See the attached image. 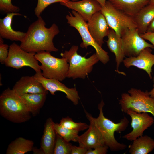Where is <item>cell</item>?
<instances>
[{"label":"cell","mask_w":154,"mask_h":154,"mask_svg":"<svg viewBox=\"0 0 154 154\" xmlns=\"http://www.w3.org/2000/svg\"><path fill=\"white\" fill-rule=\"evenodd\" d=\"M40 16L29 27L26 35L19 45L21 48L29 52L37 53L42 51L57 52L53 39L59 32L58 27L53 23L49 28Z\"/></svg>","instance_id":"1"},{"label":"cell","mask_w":154,"mask_h":154,"mask_svg":"<svg viewBox=\"0 0 154 154\" xmlns=\"http://www.w3.org/2000/svg\"><path fill=\"white\" fill-rule=\"evenodd\" d=\"M0 113L4 118L15 123L26 122L31 118V113L20 96L9 88L0 96Z\"/></svg>","instance_id":"2"},{"label":"cell","mask_w":154,"mask_h":154,"mask_svg":"<svg viewBox=\"0 0 154 154\" xmlns=\"http://www.w3.org/2000/svg\"><path fill=\"white\" fill-rule=\"evenodd\" d=\"M104 105L102 100L98 105L99 111V116L96 118L93 117L95 123L102 135L105 145L108 146L111 151H116L123 150L127 147V145L118 142L115 138L114 134L115 132L120 133L124 131L128 126L129 121L125 117L117 123L106 118L103 111Z\"/></svg>","instance_id":"3"},{"label":"cell","mask_w":154,"mask_h":154,"mask_svg":"<svg viewBox=\"0 0 154 154\" xmlns=\"http://www.w3.org/2000/svg\"><path fill=\"white\" fill-rule=\"evenodd\" d=\"M78 46L73 45L69 50L60 54L69 63L67 78L85 79L92 71L93 66L99 60L96 53L86 58L78 54Z\"/></svg>","instance_id":"4"},{"label":"cell","mask_w":154,"mask_h":154,"mask_svg":"<svg viewBox=\"0 0 154 154\" xmlns=\"http://www.w3.org/2000/svg\"><path fill=\"white\" fill-rule=\"evenodd\" d=\"M119 104L124 113L131 110L139 113H149L154 116V98L150 96L147 90L131 88L128 93L121 94Z\"/></svg>","instance_id":"5"},{"label":"cell","mask_w":154,"mask_h":154,"mask_svg":"<svg viewBox=\"0 0 154 154\" xmlns=\"http://www.w3.org/2000/svg\"><path fill=\"white\" fill-rule=\"evenodd\" d=\"M72 13L69 12V15L66 16V18L67 23L75 28L80 34L82 40L80 44V47L86 49L89 46H92L96 50L99 60L104 64L107 63L110 60L108 53L93 38L88 30L87 23L76 11L72 10Z\"/></svg>","instance_id":"6"},{"label":"cell","mask_w":154,"mask_h":154,"mask_svg":"<svg viewBox=\"0 0 154 154\" xmlns=\"http://www.w3.org/2000/svg\"><path fill=\"white\" fill-rule=\"evenodd\" d=\"M35 56L41 63L40 68L44 77L56 79L61 82L67 77L69 64L64 58H56L47 51L37 53Z\"/></svg>","instance_id":"7"},{"label":"cell","mask_w":154,"mask_h":154,"mask_svg":"<svg viewBox=\"0 0 154 154\" xmlns=\"http://www.w3.org/2000/svg\"><path fill=\"white\" fill-rule=\"evenodd\" d=\"M101 11L109 27L121 37L126 29L137 28L133 17L116 8L108 1L102 7Z\"/></svg>","instance_id":"8"},{"label":"cell","mask_w":154,"mask_h":154,"mask_svg":"<svg viewBox=\"0 0 154 154\" xmlns=\"http://www.w3.org/2000/svg\"><path fill=\"white\" fill-rule=\"evenodd\" d=\"M35 53L26 52L14 42L9 46L8 56L5 64L7 66L17 69L24 66L29 67L36 73L41 72L40 66L35 56Z\"/></svg>","instance_id":"9"},{"label":"cell","mask_w":154,"mask_h":154,"mask_svg":"<svg viewBox=\"0 0 154 154\" xmlns=\"http://www.w3.org/2000/svg\"><path fill=\"white\" fill-rule=\"evenodd\" d=\"M123 50L128 57L137 56L145 48H154V46L147 42L140 36L137 28L126 29L121 35Z\"/></svg>","instance_id":"10"},{"label":"cell","mask_w":154,"mask_h":154,"mask_svg":"<svg viewBox=\"0 0 154 154\" xmlns=\"http://www.w3.org/2000/svg\"><path fill=\"white\" fill-rule=\"evenodd\" d=\"M126 113L131 118V125L133 130L122 137L127 140L133 141L143 135L144 132L154 123V119L146 112L139 113L128 110Z\"/></svg>","instance_id":"11"},{"label":"cell","mask_w":154,"mask_h":154,"mask_svg":"<svg viewBox=\"0 0 154 154\" xmlns=\"http://www.w3.org/2000/svg\"><path fill=\"white\" fill-rule=\"evenodd\" d=\"M34 76L51 94L55 95L56 91L63 92L66 94L67 98L74 104H78L79 96L75 88H69L58 80L45 78L42 76L41 72L36 73Z\"/></svg>","instance_id":"12"},{"label":"cell","mask_w":154,"mask_h":154,"mask_svg":"<svg viewBox=\"0 0 154 154\" xmlns=\"http://www.w3.org/2000/svg\"><path fill=\"white\" fill-rule=\"evenodd\" d=\"M86 117L90 121L88 130L79 136L78 142L80 146L88 150L105 145L104 141L100 131L96 125L91 115L84 109Z\"/></svg>","instance_id":"13"},{"label":"cell","mask_w":154,"mask_h":154,"mask_svg":"<svg viewBox=\"0 0 154 154\" xmlns=\"http://www.w3.org/2000/svg\"><path fill=\"white\" fill-rule=\"evenodd\" d=\"M89 31L95 41L101 47L104 38L107 36L109 27L101 11L94 14L87 23Z\"/></svg>","instance_id":"14"},{"label":"cell","mask_w":154,"mask_h":154,"mask_svg":"<svg viewBox=\"0 0 154 154\" xmlns=\"http://www.w3.org/2000/svg\"><path fill=\"white\" fill-rule=\"evenodd\" d=\"M151 48H146L142 50L137 56L126 58L123 61L124 66L128 68L135 66L145 70L150 79L152 67L154 65V54L151 53Z\"/></svg>","instance_id":"15"},{"label":"cell","mask_w":154,"mask_h":154,"mask_svg":"<svg viewBox=\"0 0 154 154\" xmlns=\"http://www.w3.org/2000/svg\"><path fill=\"white\" fill-rule=\"evenodd\" d=\"M60 4L74 10L79 14L86 21H88L93 15L101 10L102 7L96 0H82L60 2Z\"/></svg>","instance_id":"16"},{"label":"cell","mask_w":154,"mask_h":154,"mask_svg":"<svg viewBox=\"0 0 154 154\" xmlns=\"http://www.w3.org/2000/svg\"><path fill=\"white\" fill-rule=\"evenodd\" d=\"M12 90L19 96L28 93H48L34 76L22 77L15 83Z\"/></svg>","instance_id":"17"},{"label":"cell","mask_w":154,"mask_h":154,"mask_svg":"<svg viewBox=\"0 0 154 154\" xmlns=\"http://www.w3.org/2000/svg\"><path fill=\"white\" fill-rule=\"evenodd\" d=\"M22 15L18 13H7L3 19H0V35L3 38L11 41L21 42L25 37L26 33L17 31L11 27V23L13 17Z\"/></svg>","instance_id":"18"},{"label":"cell","mask_w":154,"mask_h":154,"mask_svg":"<svg viewBox=\"0 0 154 154\" xmlns=\"http://www.w3.org/2000/svg\"><path fill=\"white\" fill-rule=\"evenodd\" d=\"M107 46L111 52L115 56L116 71L119 72V68L125 56L123 50L121 36L112 29H110L107 36Z\"/></svg>","instance_id":"19"},{"label":"cell","mask_w":154,"mask_h":154,"mask_svg":"<svg viewBox=\"0 0 154 154\" xmlns=\"http://www.w3.org/2000/svg\"><path fill=\"white\" fill-rule=\"evenodd\" d=\"M114 7L133 17L142 8L149 4L150 0H107Z\"/></svg>","instance_id":"20"},{"label":"cell","mask_w":154,"mask_h":154,"mask_svg":"<svg viewBox=\"0 0 154 154\" xmlns=\"http://www.w3.org/2000/svg\"><path fill=\"white\" fill-rule=\"evenodd\" d=\"M52 118L47 119L44 125L43 134L41 142V148L44 154H52L56 140V133Z\"/></svg>","instance_id":"21"},{"label":"cell","mask_w":154,"mask_h":154,"mask_svg":"<svg viewBox=\"0 0 154 154\" xmlns=\"http://www.w3.org/2000/svg\"><path fill=\"white\" fill-rule=\"evenodd\" d=\"M133 17L140 35L146 32L154 18V5L149 4L145 6Z\"/></svg>","instance_id":"22"},{"label":"cell","mask_w":154,"mask_h":154,"mask_svg":"<svg viewBox=\"0 0 154 154\" xmlns=\"http://www.w3.org/2000/svg\"><path fill=\"white\" fill-rule=\"evenodd\" d=\"M46 93L26 94L20 96L28 110L33 116L36 115L43 106L46 100Z\"/></svg>","instance_id":"23"},{"label":"cell","mask_w":154,"mask_h":154,"mask_svg":"<svg viewBox=\"0 0 154 154\" xmlns=\"http://www.w3.org/2000/svg\"><path fill=\"white\" fill-rule=\"evenodd\" d=\"M133 141L129 149L131 154H147L154 149V140L148 136L143 135Z\"/></svg>","instance_id":"24"},{"label":"cell","mask_w":154,"mask_h":154,"mask_svg":"<svg viewBox=\"0 0 154 154\" xmlns=\"http://www.w3.org/2000/svg\"><path fill=\"white\" fill-rule=\"evenodd\" d=\"M34 142L32 140L22 137L17 138L8 146L7 154H24L32 151Z\"/></svg>","instance_id":"25"},{"label":"cell","mask_w":154,"mask_h":154,"mask_svg":"<svg viewBox=\"0 0 154 154\" xmlns=\"http://www.w3.org/2000/svg\"><path fill=\"white\" fill-rule=\"evenodd\" d=\"M53 126L56 134L67 142H77L79 131L71 129L54 122Z\"/></svg>","instance_id":"26"},{"label":"cell","mask_w":154,"mask_h":154,"mask_svg":"<svg viewBox=\"0 0 154 154\" xmlns=\"http://www.w3.org/2000/svg\"><path fill=\"white\" fill-rule=\"evenodd\" d=\"M72 146L69 142L67 141L56 133V140L53 154H71Z\"/></svg>","instance_id":"27"},{"label":"cell","mask_w":154,"mask_h":154,"mask_svg":"<svg viewBox=\"0 0 154 154\" xmlns=\"http://www.w3.org/2000/svg\"><path fill=\"white\" fill-rule=\"evenodd\" d=\"M59 124L68 129L78 131L79 132L88 129L89 125L86 123H76L68 116L63 118L60 121Z\"/></svg>","instance_id":"28"},{"label":"cell","mask_w":154,"mask_h":154,"mask_svg":"<svg viewBox=\"0 0 154 154\" xmlns=\"http://www.w3.org/2000/svg\"><path fill=\"white\" fill-rule=\"evenodd\" d=\"M69 0H37V3L34 12L35 15L38 17L40 16L42 12L48 6L57 2H65Z\"/></svg>","instance_id":"29"},{"label":"cell","mask_w":154,"mask_h":154,"mask_svg":"<svg viewBox=\"0 0 154 154\" xmlns=\"http://www.w3.org/2000/svg\"><path fill=\"white\" fill-rule=\"evenodd\" d=\"M0 10L7 13H18L20 10L19 7L12 4L11 0H0Z\"/></svg>","instance_id":"30"},{"label":"cell","mask_w":154,"mask_h":154,"mask_svg":"<svg viewBox=\"0 0 154 154\" xmlns=\"http://www.w3.org/2000/svg\"><path fill=\"white\" fill-rule=\"evenodd\" d=\"M3 38L0 37V62L1 64H5L8 56L9 46L4 44Z\"/></svg>","instance_id":"31"},{"label":"cell","mask_w":154,"mask_h":154,"mask_svg":"<svg viewBox=\"0 0 154 154\" xmlns=\"http://www.w3.org/2000/svg\"><path fill=\"white\" fill-rule=\"evenodd\" d=\"M108 147L106 145L100 146L94 148V150L88 149L86 154H105L108 152Z\"/></svg>","instance_id":"32"},{"label":"cell","mask_w":154,"mask_h":154,"mask_svg":"<svg viewBox=\"0 0 154 154\" xmlns=\"http://www.w3.org/2000/svg\"><path fill=\"white\" fill-rule=\"evenodd\" d=\"M87 150L86 149L80 146H72L71 154H86Z\"/></svg>","instance_id":"33"},{"label":"cell","mask_w":154,"mask_h":154,"mask_svg":"<svg viewBox=\"0 0 154 154\" xmlns=\"http://www.w3.org/2000/svg\"><path fill=\"white\" fill-rule=\"evenodd\" d=\"M140 35L145 40H147L151 42L154 46V32H146L140 34Z\"/></svg>","instance_id":"34"},{"label":"cell","mask_w":154,"mask_h":154,"mask_svg":"<svg viewBox=\"0 0 154 154\" xmlns=\"http://www.w3.org/2000/svg\"><path fill=\"white\" fill-rule=\"evenodd\" d=\"M146 32H154V18L150 23Z\"/></svg>","instance_id":"35"},{"label":"cell","mask_w":154,"mask_h":154,"mask_svg":"<svg viewBox=\"0 0 154 154\" xmlns=\"http://www.w3.org/2000/svg\"><path fill=\"white\" fill-rule=\"evenodd\" d=\"M32 151H33V154H44V151L41 148L39 149L33 147Z\"/></svg>","instance_id":"36"},{"label":"cell","mask_w":154,"mask_h":154,"mask_svg":"<svg viewBox=\"0 0 154 154\" xmlns=\"http://www.w3.org/2000/svg\"><path fill=\"white\" fill-rule=\"evenodd\" d=\"M101 5L102 7L105 6L106 0H96Z\"/></svg>","instance_id":"37"},{"label":"cell","mask_w":154,"mask_h":154,"mask_svg":"<svg viewBox=\"0 0 154 154\" xmlns=\"http://www.w3.org/2000/svg\"><path fill=\"white\" fill-rule=\"evenodd\" d=\"M153 81L154 83L153 88L151 91L149 92L150 96L152 98H154V77L153 79Z\"/></svg>","instance_id":"38"},{"label":"cell","mask_w":154,"mask_h":154,"mask_svg":"<svg viewBox=\"0 0 154 154\" xmlns=\"http://www.w3.org/2000/svg\"><path fill=\"white\" fill-rule=\"evenodd\" d=\"M149 4L154 5V0H150Z\"/></svg>","instance_id":"39"},{"label":"cell","mask_w":154,"mask_h":154,"mask_svg":"<svg viewBox=\"0 0 154 154\" xmlns=\"http://www.w3.org/2000/svg\"><path fill=\"white\" fill-rule=\"evenodd\" d=\"M79 0H71L72 1H78Z\"/></svg>","instance_id":"40"}]
</instances>
